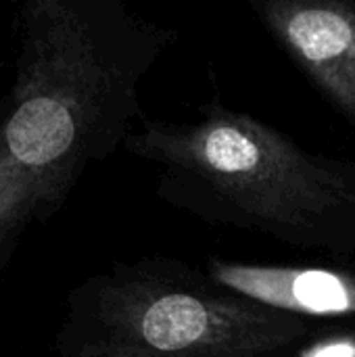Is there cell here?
Wrapping results in <instances>:
<instances>
[{"label":"cell","mask_w":355,"mask_h":357,"mask_svg":"<svg viewBox=\"0 0 355 357\" xmlns=\"http://www.w3.org/2000/svg\"><path fill=\"white\" fill-rule=\"evenodd\" d=\"M17 79L0 119V245L46 220L142 117L138 90L178 29L121 0H36L19 15Z\"/></svg>","instance_id":"1"},{"label":"cell","mask_w":355,"mask_h":357,"mask_svg":"<svg viewBox=\"0 0 355 357\" xmlns=\"http://www.w3.org/2000/svg\"><path fill=\"white\" fill-rule=\"evenodd\" d=\"M123 146L157 167V195L211 226L355 257V161L299 146L289 134L220 102L195 121L142 115Z\"/></svg>","instance_id":"2"},{"label":"cell","mask_w":355,"mask_h":357,"mask_svg":"<svg viewBox=\"0 0 355 357\" xmlns=\"http://www.w3.org/2000/svg\"><path fill=\"white\" fill-rule=\"evenodd\" d=\"M310 320L264 307L169 257L115 264L67 297L63 357H293Z\"/></svg>","instance_id":"3"},{"label":"cell","mask_w":355,"mask_h":357,"mask_svg":"<svg viewBox=\"0 0 355 357\" xmlns=\"http://www.w3.org/2000/svg\"><path fill=\"white\" fill-rule=\"evenodd\" d=\"M262 25L355 128L354 0H251Z\"/></svg>","instance_id":"4"},{"label":"cell","mask_w":355,"mask_h":357,"mask_svg":"<svg viewBox=\"0 0 355 357\" xmlns=\"http://www.w3.org/2000/svg\"><path fill=\"white\" fill-rule=\"evenodd\" d=\"M207 276L264 307L303 320L355 316V274L324 268L262 266L211 257Z\"/></svg>","instance_id":"5"},{"label":"cell","mask_w":355,"mask_h":357,"mask_svg":"<svg viewBox=\"0 0 355 357\" xmlns=\"http://www.w3.org/2000/svg\"><path fill=\"white\" fill-rule=\"evenodd\" d=\"M293 357H355V331L318 337Z\"/></svg>","instance_id":"6"},{"label":"cell","mask_w":355,"mask_h":357,"mask_svg":"<svg viewBox=\"0 0 355 357\" xmlns=\"http://www.w3.org/2000/svg\"><path fill=\"white\" fill-rule=\"evenodd\" d=\"M354 274H355V270H354Z\"/></svg>","instance_id":"7"}]
</instances>
